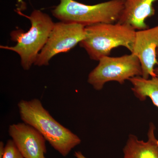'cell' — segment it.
Instances as JSON below:
<instances>
[{
	"label": "cell",
	"mask_w": 158,
	"mask_h": 158,
	"mask_svg": "<svg viewBox=\"0 0 158 158\" xmlns=\"http://www.w3.org/2000/svg\"><path fill=\"white\" fill-rule=\"evenodd\" d=\"M158 26L151 28L136 31L134 48L131 53L136 56L141 63V77H156L155 66L158 65Z\"/></svg>",
	"instance_id": "52a82bcc"
},
{
	"label": "cell",
	"mask_w": 158,
	"mask_h": 158,
	"mask_svg": "<svg viewBox=\"0 0 158 158\" xmlns=\"http://www.w3.org/2000/svg\"><path fill=\"white\" fill-rule=\"evenodd\" d=\"M129 81L133 85V93L138 99L144 101L149 98L158 108V81L156 77L146 79L141 76H136Z\"/></svg>",
	"instance_id": "8fae6325"
},
{
	"label": "cell",
	"mask_w": 158,
	"mask_h": 158,
	"mask_svg": "<svg viewBox=\"0 0 158 158\" xmlns=\"http://www.w3.org/2000/svg\"><path fill=\"white\" fill-rule=\"evenodd\" d=\"M25 16L31 21L30 30L26 33L20 30L12 31L10 36L11 40L16 42V45H1L0 48L18 54L23 68L28 70L34 65L46 44L55 23L48 15L37 9L32 11L30 16Z\"/></svg>",
	"instance_id": "3957f363"
},
{
	"label": "cell",
	"mask_w": 158,
	"mask_h": 158,
	"mask_svg": "<svg viewBox=\"0 0 158 158\" xmlns=\"http://www.w3.org/2000/svg\"><path fill=\"white\" fill-rule=\"evenodd\" d=\"M157 59L158 60V48L157 50ZM155 73L156 75V78L158 81V68L155 69Z\"/></svg>",
	"instance_id": "9a60e30c"
},
{
	"label": "cell",
	"mask_w": 158,
	"mask_h": 158,
	"mask_svg": "<svg viewBox=\"0 0 158 158\" xmlns=\"http://www.w3.org/2000/svg\"><path fill=\"white\" fill-rule=\"evenodd\" d=\"M52 10L60 21L86 26L100 23L118 22L123 9V0H110L94 5H88L74 0H59Z\"/></svg>",
	"instance_id": "277c9868"
},
{
	"label": "cell",
	"mask_w": 158,
	"mask_h": 158,
	"mask_svg": "<svg viewBox=\"0 0 158 158\" xmlns=\"http://www.w3.org/2000/svg\"><path fill=\"white\" fill-rule=\"evenodd\" d=\"M9 136L24 158H45L46 139L39 131L25 123L9 126Z\"/></svg>",
	"instance_id": "ba28073f"
},
{
	"label": "cell",
	"mask_w": 158,
	"mask_h": 158,
	"mask_svg": "<svg viewBox=\"0 0 158 158\" xmlns=\"http://www.w3.org/2000/svg\"><path fill=\"white\" fill-rule=\"evenodd\" d=\"M3 158H24L12 140H9L5 145Z\"/></svg>",
	"instance_id": "7c38bea8"
},
{
	"label": "cell",
	"mask_w": 158,
	"mask_h": 158,
	"mask_svg": "<svg viewBox=\"0 0 158 158\" xmlns=\"http://www.w3.org/2000/svg\"><path fill=\"white\" fill-rule=\"evenodd\" d=\"M98 61V65L90 72L88 79V83L95 90H101L107 82L116 81L123 85L126 80L142 76L141 63L134 54L104 57Z\"/></svg>",
	"instance_id": "5b68a950"
},
{
	"label": "cell",
	"mask_w": 158,
	"mask_h": 158,
	"mask_svg": "<svg viewBox=\"0 0 158 158\" xmlns=\"http://www.w3.org/2000/svg\"><path fill=\"white\" fill-rule=\"evenodd\" d=\"M123 9L118 23L129 25L136 31L148 28L146 19L155 14L156 0H123Z\"/></svg>",
	"instance_id": "9c48e42d"
},
{
	"label": "cell",
	"mask_w": 158,
	"mask_h": 158,
	"mask_svg": "<svg viewBox=\"0 0 158 158\" xmlns=\"http://www.w3.org/2000/svg\"><path fill=\"white\" fill-rule=\"evenodd\" d=\"M136 30L131 26L119 23H100L85 27V39L79 43L90 59L99 61L109 56L111 51L118 47L132 52Z\"/></svg>",
	"instance_id": "7a4b0ae2"
},
{
	"label": "cell",
	"mask_w": 158,
	"mask_h": 158,
	"mask_svg": "<svg viewBox=\"0 0 158 158\" xmlns=\"http://www.w3.org/2000/svg\"><path fill=\"white\" fill-rule=\"evenodd\" d=\"M85 27L80 24L60 21L55 23L44 47L38 55L34 65H48L57 54L66 52L85 37Z\"/></svg>",
	"instance_id": "8992f818"
},
{
	"label": "cell",
	"mask_w": 158,
	"mask_h": 158,
	"mask_svg": "<svg viewBox=\"0 0 158 158\" xmlns=\"http://www.w3.org/2000/svg\"><path fill=\"white\" fill-rule=\"evenodd\" d=\"M18 107L23 122L39 131L63 156H68L72 150L81 144V138L54 118L38 99L22 100Z\"/></svg>",
	"instance_id": "6da1fadb"
},
{
	"label": "cell",
	"mask_w": 158,
	"mask_h": 158,
	"mask_svg": "<svg viewBox=\"0 0 158 158\" xmlns=\"http://www.w3.org/2000/svg\"><path fill=\"white\" fill-rule=\"evenodd\" d=\"M155 130L154 124L150 123L146 141L130 135L123 148V158H158V140L155 135Z\"/></svg>",
	"instance_id": "30bf717a"
},
{
	"label": "cell",
	"mask_w": 158,
	"mask_h": 158,
	"mask_svg": "<svg viewBox=\"0 0 158 158\" xmlns=\"http://www.w3.org/2000/svg\"><path fill=\"white\" fill-rule=\"evenodd\" d=\"M74 156L77 158H87L80 151L75 152L74 153Z\"/></svg>",
	"instance_id": "5bb4252c"
},
{
	"label": "cell",
	"mask_w": 158,
	"mask_h": 158,
	"mask_svg": "<svg viewBox=\"0 0 158 158\" xmlns=\"http://www.w3.org/2000/svg\"><path fill=\"white\" fill-rule=\"evenodd\" d=\"M5 151V146L2 141L0 142V158H3Z\"/></svg>",
	"instance_id": "4fadbf2b"
}]
</instances>
